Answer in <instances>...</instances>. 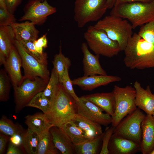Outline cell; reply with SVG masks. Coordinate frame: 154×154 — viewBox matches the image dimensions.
<instances>
[{
	"instance_id": "1",
	"label": "cell",
	"mask_w": 154,
	"mask_h": 154,
	"mask_svg": "<svg viewBox=\"0 0 154 154\" xmlns=\"http://www.w3.org/2000/svg\"><path fill=\"white\" fill-rule=\"evenodd\" d=\"M124 63L131 69L154 68V45L133 34L123 50Z\"/></svg>"
},
{
	"instance_id": "2",
	"label": "cell",
	"mask_w": 154,
	"mask_h": 154,
	"mask_svg": "<svg viewBox=\"0 0 154 154\" xmlns=\"http://www.w3.org/2000/svg\"><path fill=\"white\" fill-rule=\"evenodd\" d=\"M110 15L127 20L133 29L154 20V0L127 3L115 5Z\"/></svg>"
},
{
	"instance_id": "3",
	"label": "cell",
	"mask_w": 154,
	"mask_h": 154,
	"mask_svg": "<svg viewBox=\"0 0 154 154\" xmlns=\"http://www.w3.org/2000/svg\"><path fill=\"white\" fill-rule=\"evenodd\" d=\"M77 113L76 101L60 83L50 111L45 114L50 123L61 127L71 121Z\"/></svg>"
},
{
	"instance_id": "4",
	"label": "cell",
	"mask_w": 154,
	"mask_h": 154,
	"mask_svg": "<svg viewBox=\"0 0 154 154\" xmlns=\"http://www.w3.org/2000/svg\"><path fill=\"white\" fill-rule=\"evenodd\" d=\"M94 26L104 31L110 38L116 42L121 51L124 50L133 34L132 26L127 20L110 15L99 20Z\"/></svg>"
},
{
	"instance_id": "5",
	"label": "cell",
	"mask_w": 154,
	"mask_h": 154,
	"mask_svg": "<svg viewBox=\"0 0 154 154\" xmlns=\"http://www.w3.org/2000/svg\"><path fill=\"white\" fill-rule=\"evenodd\" d=\"M89 47L96 54L109 58L121 51L118 44L110 38L103 30L90 26L84 34Z\"/></svg>"
},
{
	"instance_id": "6",
	"label": "cell",
	"mask_w": 154,
	"mask_h": 154,
	"mask_svg": "<svg viewBox=\"0 0 154 154\" xmlns=\"http://www.w3.org/2000/svg\"><path fill=\"white\" fill-rule=\"evenodd\" d=\"M107 9L106 0H76L74 20L78 27L82 28L89 23L100 19Z\"/></svg>"
},
{
	"instance_id": "7",
	"label": "cell",
	"mask_w": 154,
	"mask_h": 154,
	"mask_svg": "<svg viewBox=\"0 0 154 154\" xmlns=\"http://www.w3.org/2000/svg\"><path fill=\"white\" fill-rule=\"evenodd\" d=\"M113 92L115 100V109L112 117V126L115 127L125 116L137 108L135 102V90L131 86L124 87L114 86Z\"/></svg>"
},
{
	"instance_id": "8",
	"label": "cell",
	"mask_w": 154,
	"mask_h": 154,
	"mask_svg": "<svg viewBox=\"0 0 154 154\" xmlns=\"http://www.w3.org/2000/svg\"><path fill=\"white\" fill-rule=\"evenodd\" d=\"M48 81L40 77H24L20 85L13 86L15 112H20L36 94L43 91Z\"/></svg>"
},
{
	"instance_id": "9",
	"label": "cell",
	"mask_w": 154,
	"mask_h": 154,
	"mask_svg": "<svg viewBox=\"0 0 154 154\" xmlns=\"http://www.w3.org/2000/svg\"><path fill=\"white\" fill-rule=\"evenodd\" d=\"M145 115L137 108L114 127L113 134L140 144L142 135L141 123Z\"/></svg>"
},
{
	"instance_id": "10",
	"label": "cell",
	"mask_w": 154,
	"mask_h": 154,
	"mask_svg": "<svg viewBox=\"0 0 154 154\" xmlns=\"http://www.w3.org/2000/svg\"><path fill=\"white\" fill-rule=\"evenodd\" d=\"M14 44L21 59L24 77L30 78L40 77L49 81L50 77V73L47 65L40 63L27 53L19 42L16 40Z\"/></svg>"
},
{
	"instance_id": "11",
	"label": "cell",
	"mask_w": 154,
	"mask_h": 154,
	"mask_svg": "<svg viewBox=\"0 0 154 154\" xmlns=\"http://www.w3.org/2000/svg\"><path fill=\"white\" fill-rule=\"evenodd\" d=\"M56 8L49 4L47 0H31L27 4L24 14L19 21H30L35 25H41L47 17L56 12Z\"/></svg>"
},
{
	"instance_id": "12",
	"label": "cell",
	"mask_w": 154,
	"mask_h": 154,
	"mask_svg": "<svg viewBox=\"0 0 154 154\" xmlns=\"http://www.w3.org/2000/svg\"><path fill=\"white\" fill-rule=\"evenodd\" d=\"M76 102L77 113L101 125L107 126L111 124L112 117L83 96L79 97Z\"/></svg>"
},
{
	"instance_id": "13",
	"label": "cell",
	"mask_w": 154,
	"mask_h": 154,
	"mask_svg": "<svg viewBox=\"0 0 154 154\" xmlns=\"http://www.w3.org/2000/svg\"><path fill=\"white\" fill-rule=\"evenodd\" d=\"M3 65L13 86L20 85L24 77L22 75L21 72V59L14 44L12 46L8 57Z\"/></svg>"
},
{
	"instance_id": "14",
	"label": "cell",
	"mask_w": 154,
	"mask_h": 154,
	"mask_svg": "<svg viewBox=\"0 0 154 154\" xmlns=\"http://www.w3.org/2000/svg\"><path fill=\"white\" fill-rule=\"evenodd\" d=\"M121 80L119 76L112 75H94L84 76L72 80L73 85H77L84 90L91 91L97 88Z\"/></svg>"
},
{
	"instance_id": "15",
	"label": "cell",
	"mask_w": 154,
	"mask_h": 154,
	"mask_svg": "<svg viewBox=\"0 0 154 154\" xmlns=\"http://www.w3.org/2000/svg\"><path fill=\"white\" fill-rule=\"evenodd\" d=\"M81 49L83 54L84 76L107 75L106 72L100 64L99 60L100 55L92 54L88 49L86 42L82 43Z\"/></svg>"
},
{
	"instance_id": "16",
	"label": "cell",
	"mask_w": 154,
	"mask_h": 154,
	"mask_svg": "<svg viewBox=\"0 0 154 154\" xmlns=\"http://www.w3.org/2000/svg\"><path fill=\"white\" fill-rule=\"evenodd\" d=\"M140 151L143 154H151L154 150V116L146 114L141 123Z\"/></svg>"
},
{
	"instance_id": "17",
	"label": "cell",
	"mask_w": 154,
	"mask_h": 154,
	"mask_svg": "<svg viewBox=\"0 0 154 154\" xmlns=\"http://www.w3.org/2000/svg\"><path fill=\"white\" fill-rule=\"evenodd\" d=\"M133 87L135 90V102L137 107L146 114L152 115L154 112V94L151 92L149 86L145 89L136 81Z\"/></svg>"
},
{
	"instance_id": "18",
	"label": "cell",
	"mask_w": 154,
	"mask_h": 154,
	"mask_svg": "<svg viewBox=\"0 0 154 154\" xmlns=\"http://www.w3.org/2000/svg\"><path fill=\"white\" fill-rule=\"evenodd\" d=\"M108 149L110 154H133L140 151V145L113 134Z\"/></svg>"
},
{
	"instance_id": "19",
	"label": "cell",
	"mask_w": 154,
	"mask_h": 154,
	"mask_svg": "<svg viewBox=\"0 0 154 154\" xmlns=\"http://www.w3.org/2000/svg\"><path fill=\"white\" fill-rule=\"evenodd\" d=\"M49 131L55 146L62 154L75 153L74 144L61 128L53 126L50 127Z\"/></svg>"
},
{
	"instance_id": "20",
	"label": "cell",
	"mask_w": 154,
	"mask_h": 154,
	"mask_svg": "<svg viewBox=\"0 0 154 154\" xmlns=\"http://www.w3.org/2000/svg\"><path fill=\"white\" fill-rule=\"evenodd\" d=\"M112 117L115 109V100L112 92L96 93L83 96Z\"/></svg>"
},
{
	"instance_id": "21",
	"label": "cell",
	"mask_w": 154,
	"mask_h": 154,
	"mask_svg": "<svg viewBox=\"0 0 154 154\" xmlns=\"http://www.w3.org/2000/svg\"><path fill=\"white\" fill-rule=\"evenodd\" d=\"M35 25L33 23L27 21L21 23L15 22L10 26L13 30L17 40L33 41L37 39L39 33Z\"/></svg>"
},
{
	"instance_id": "22",
	"label": "cell",
	"mask_w": 154,
	"mask_h": 154,
	"mask_svg": "<svg viewBox=\"0 0 154 154\" xmlns=\"http://www.w3.org/2000/svg\"><path fill=\"white\" fill-rule=\"evenodd\" d=\"M15 40V34L11 26H0V65L4 64L8 57Z\"/></svg>"
},
{
	"instance_id": "23",
	"label": "cell",
	"mask_w": 154,
	"mask_h": 154,
	"mask_svg": "<svg viewBox=\"0 0 154 154\" xmlns=\"http://www.w3.org/2000/svg\"><path fill=\"white\" fill-rule=\"evenodd\" d=\"M25 123L28 128L36 133L39 136L49 130L50 127L54 126L50 123L43 113L28 115L25 117Z\"/></svg>"
},
{
	"instance_id": "24",
	"label": "cell",
	"mask_w": 154,
	"mask_h": 154,
	"mask_svg": "<svg viewBox=\"0 0 154 154\" xmlns=\"http://www.w3.org/2000/svg\"><path fill=\"white\" fill-rule=\"evenodd\" d=\"M71 121L82 129L90 138L96 137L101 135L103 132L101 125L78 113L75 115Z\"/></svg>"
},
{
	"instance_id": "25",
	"label": "cell",
	"mask_w": 154,
	"mask_h": 154,
	"mask_svg": "<svg viewBox=\"0 0 154 154\" xmlns=\"http://www.w3.org/2000/svg\"><path fill=\"white\" fill-rule=\"evenodd\" d=\"M60 127L64 131L74 145L82 143L91 139L82 129L71 121L66 122Z\"/></svg>"
},
{
	"instance_id": "26",
	"label": "cell",
	"mask_w": 154,
	"mask_h": 154,
	"mask_svg": "<svg viewBox=\"0 0 154 154\" xmlns=\"http://www.w3.org/2000/svg\"><path fill=\"white\" fill-rule=\"evenodd\" d=\"M22 143L21 148L24 153L37 154L39 140V136L29 128L22 135Z\"/></svg>"
},
{
	"instance_id": "27",
	"label": "cell",
	"mask_w": 154,
	"mask_h": 154,
	"mask_svg": "<svg viewBox=\"0 0 154 154\" xmlns=\"http://www.w3.org/2000/svg\"><path fill=\"white\" fill-rule=\"evenodd\" d=\"M104 132L95 138L88 139L82 143L74 145L75 153L96 154L98 153L100 145Z\"/></svg>"
},
{
	"instance_id": "28",
	"label": "cell",
	"mask_w": 154,
	"mask_h": 154,
	"mask_svg": "<svg viewBox=\"0 0 154 154\" xmlns=\"http://www.w3.org/2000/svg\"><path fill=\"white\" fill-rule=\"evenodd\" d=\"M58 151L53 143L49 130L39 136L37 154H57Z\"/></svg>"
},
{
	"instance_id": "29",
	"label": "cell",
	"mask_w": 154,
	"mask_h": 154,
	"mask_svg": "<svg viewBox=\"0 0 154 154\" xmlns=\"http://www.w3.org/2000/svg\"><path fill=\"white\" fill-rule=\"evenodd\" d=\"M52 62L53 68L58 74L60 83L66 69H68L71 65L70 59L62 54L61 45L60 46L59 53L54 56Z\"/></svg>"
},
{
	"instance_id": "30",
	"label": "cell",
	"mask_w": 154,
	"mask_h": 154,
	"mask_svg": "<svg viewBox=\"0 0 154 154\" xmlns=\"http://www.w3.org/2000/svg\"><path fill=\"white\" fill-rule=\"evenodd\" d=\"M24 130L21 126L15 123L11 119L4 116L0 120V133L9 136L15 134H22Z\"/></svg>"
},
{
	"instance_id": "31",
	"label": "cell",
	"mask_w": 154,
	"mask_h": 154,
	"mask_svg": "<svg viewBox=\"0 0 154 154\" xmlns=\"http://www.w3.org/2000/svg\"><path fill=\"white\" fill-rule=\"evenodd\" d=\"M52 106L51 103L45 96L43 91L36 94L26 106L38 109L45 114L50 111Z\"/></svg>"
},
{
	"instance_id": "32",
	"label": "cell",
	"mask_w": 154,
	"mask_h": 154,
	"mask_svg": "<svg viewBox=\"0 0 154 154\" xmlns=\"http://www.w3.org/2000/svg\"><path fill=\"white\" fill-rule=\"evenodd\" d=\"M60 81L57 73L53 68L48 83L43 91L46 98L52 104L55 97Z\"/></svg>"
},
{
	"instance_id": "33",
	"label": "cell",
	"mask_w": 154,
	"mask_h": 154,
	"mask_svg": "<svg viewBox=\"0 0 154 154\" xmlns=\"http://www.w3.org/2000/svg\"><path fill=\"white\" fill-rule=\"evenodd\" d=\"M19 42L27 53L37 59L40 63L47 65V54L46 52H44L43 54L38 52L35 48L33 41H21Z\"/></svg>"
},
{
	"instance_id": "34",
	"label": "cell",
	"mask_w": 154,
	"mask_h": 154,
	"mask_svg": "<svg viewBox=\"0 0 154 154\" xmlns=\"http://www.w3.org/2000/svg\"><path fill=\"white\" fill-rule=\"evenodd\" d=\"M9 77L6 71L1 69L0 71V101L5 102L8 100L10 91Z\"/></svg>"
},
{
	"instance_id": "35",
	"label": "cell",
	"mask_w": 154,
	"mask_h": 154,
	"mask_svg": "<svg viewBox=\"0 0 154 154\" xmlns=\"http://www.w3.org/2000/svg\"><path fill=\"white\" fill-rule=\"evenodd\" d=\"M138 33L145 40L154 45V20L141 26Z\"/></svg>"
},
{
	"instance_id": "36",
	"label": "cell",
	"mask_w": 154,
	"mask_h": 154,
	"mask_svg": "<svg viewBox=\"0 0 154 154\" xmlns=\"http://www.w3.org/2000/svg\"><path fill=\"white\" fill-rule=\"evenodd\" d=\"M68 69H66L62 80L61 82L66 91L76 101L79 100L78 97L73 89L72 82L68 74Z\"/></svg>"
},
{
	"instance_id": "37",
	"label": "cell",
	"mask_w": 154,
	"mask_h": 154,
	"mask_svg": "<svg viewBox=\"0 0 154 154\" xmlns=\"http://www.w3.org/2000/svg\"><path fill=\"white\" fill-rule=\"evenodd\" d=\"M114 127L112 126L111 127H108L106 129L102 138V145L100 154H109L108 145L111 138L113 133Z\"/></svg>"
},
{
	"instance_id": "38",
	"label": "cell",
	"mask_w": 154,
	"mask_h": 154,
	"mask_svg": "<svg viewBox=\"0 0 154 154\" xmlns=\"http://www.w3.org/2000/svg\"><path fill=\"white\" fill-rule=\"evenodd\" d=\"M16 19L13 13L7 9L0 7V26L10 25L16 22Z\"/></svg>"
},
{
	"instance_id": "39",
	"label": "cell",
	"mask_w": 154,
	"mask_h": 154,
	"mask_svg": "<svg viewBox=\"0 0 154 154\" xmlns=\"http://www.w3.org/2000/svg\"><path fill=\"white\" fill-rule=\"evenodd\" d=\"M33 43L37 51L40 53L43 54L44 52L43 51V48H46L48 47L46 34L33 41Z\"/></svg>"
},
{
	"instance_id": "40",
	"label": "cell",
	"mask_w": 154,
	"mask_h": 154,
	"mask_svg": "<svg viewBox=\"0 0 154 154\" xmlns=\"http://www.w3.org/2000/svg\"><path fill=\"white\" fill-rule=\"evenodd\" d=\"M22 1L23 0H5L7 10L9 12L13 14Z\"/></svg>"
},
{
	"instance_id": "41",
	"label": "cell",
	"mask_w": 154,
	"mask_h": 154,
	"mask_svg": "<svg viewBox=\"0 0 154 154\" xmlns=\"http://www.w3.org/2000/svg\"><path fill=\"white\" fill-rule=\"evenodd\" d=\"M10 136L0 133V154H4L8 142L9 141Z\"/></svg>"
},
{
	"instance_id": "42",
	"label": "cell",
	"mask_w": 154,
	"mask_h": 154,
	"mask_svg": "<svg viewBox=\"0 0 154 154\" xmlns=\"http://www.w3.org/2000/svg\"><path fill=\"white\" fill-rule=\"evenodd\" d=\"M22 135L17 134L14 135L10 136L9 139V141L11 143L20 148L21 149L22 143Z\"/></svg>"
},
{
	"instance_id": "43",
	"label": "cell",
	"mask_w": 154,
	"mask_h": 154,
	"mask_svg": "<svg viewBox=\"0 0 154 154\" xmlns=\"http://www.w3.org/2000/svg\"><path fill=\"white\" fill-rule=\"evenodd\" d=\"M23 153L21 148L13 144L10 142L7 151V154H21Z\"/></svg>"
},
{
	"instance_id": "44",
	"label": "cell",
	"mask_w": 154,
	"mask_h": 154,
	"mask_svg": "<svg viewBox=\"0 0 154 154\" xmlns=\"http://www.w3.org/2000/svg\"><path fill=\"white\" fill-rule=\"evenodd\" d=\"M152 0H116L114 6L127 3L136 2H148Z\"/></svg>"
},
{
	"instance_id": "45",
	"label": "cell",
	"mask_w": 154,
	"mask_h": 154,
	"mask_svg": "<svg viewBox=\"0 0 154 154\" xmlns=\"http://www.w3.org/2000/svg\"><path fill=\"white\" fill-rule=\"evenodd\" d=\"M108 9H112L114 7L116 0H106Z\"/></svg>"
},
{
	"instance_id": "46",
	"label": "cell",
	"mask_w": 154,
	"mask_h": 154,
	"mask_svg": "<svg viewBox=\"0 0 154 154\" xmlns=\"http://www.w3.org/2000/svg\"><path fill=\"white\" fill-rule=\"evenodd\" d=\"M0 7L7 9L5 0H0Z\"/></svg>"
},
{
	"instance_id": "47",
	"label": "cell",
	"mask_w": 154,
	"mask_h": 154,
	"mask_svg": "<svg viewBox=\"0 0 154 154\" xmlns=\"http://www.w3.org/2000/svg\"><path fill=\"white\" fill-rule=\"evenodd\" d=\"M151 154H154V150L151 153Z\"/></svg>"
},
{
	"instance_id": "48",
	"label": "cell",
	"mask_w": 154,
	"mask_h": 154,
	"mask_svg": "<svg viewBox=\"0 0 154 154\" xmlns=\"http://www.w3.org/2000/svg\"><path fill=\"white\" fill-rule=\"evenodd\" d=\"M152 115H153V116H154V112H153V113Z\"/></svg>"
}]
</instances>
